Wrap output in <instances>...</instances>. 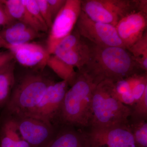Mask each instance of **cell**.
I'll use <instances>...</instances> for the list:
<instances>
[{
	"mask_svg": "<svg viewBox=\"0 0 147 147\" xmlns=\"http://www.w3.org/2000/svg\"><path fill=\"white\" fill-rule=\"evenodd\" d=\"M45 147H90L88 139L71 130L63 131L54 137Z\"/></svg>",
	"mask_w": 147,
	"mask_h": 147,
	"instance_id": "cell-16",
	"label": "cell"
},
{
	"mask_svg": "<svg viewBox=\"0 0 147 147\" xmlns=\"http://www.w3.org/2000/svg\"><path fill=\"white\" fill-rule=\"evenodd\" d=\"M136 5L137 11L147 14V0H136Z\"/></svg>",
	"mask_w": 147,
	"mask_h": 147,
	"instance_id": "cell-30",
	"label": "cell"
},
{
	"mask_svg": "<svg viewBox=\"0 0 147 147\" xmlns=\"http://www.w3.org/2000/svg\"><path fill=\"white\" fill-rule=\"evenodd\" d=\"M48 66L59 77L71 85L76 78L77 73L74 67L67 64L54 55H50L47 61Z\"/></svg>",
	"mask_w": 147,
	"mask_h": 147,
	"instance_id": "cell-20",
	"label": "cell"
},
{
	"mask_svg": "<svg viewBox=\"0 0 147 147\" xmlns=\"http://www.w3.org/2000/svg\"><path fill=\"white\" fill-rule=\"evenodd\" d=\"M76 26L80 35L94 45L102 47L125 48L115 27L92 21L82 10Z\"/></svg>",
	"mask_w": 147,
	"mask_h": 147,
	"instance_id": "cell-7",
	"label": "cell"
},
{
	"mask_svg": "<svg viewBox=\"0 0 147 147\" xmlns=\"http://www.w3.org/2000/svg\"><path fill=\"white\" fill-rule=\"evenodd\" d=\"M68 84L64 80L52 82L45 90L38 104L25 117H33L50 122L59 111Z\"/></svg>",
	"mask_w": 147,
	"mask_h": 147,
	"instance_id": "cell-9",
	"label": "cell"
},
{
	"mask_svg": "<svg viewBox=\"0 0 147 147\" xmlns=\"http://www.w3.org/2000/svg\"><path fill=\"white\" fill-rule=\"evenodd\" d=\"M22 3L25 5L26 8L30 13L33 17L40 24L48 30V28L43 20L36 0H21Z\"/></svg>",
	"mask_w": 147,
	"mask_h": 147,
	"instance_id": "cell-23",
	"label": "cell"
},
{
	"mask_svg": "<svg viewBox=\"0 0 147 147\" xmlns=\"http://www.w3.org/2000/svg\"><path fill=\"white\" fill-rule=\"evenodd\" d=\"M127 78L121 79L114 83V91L115 95L123 94L131 91Z\"/></svg>",
	"mask_w": 147,
	"mask_h": 147,
	"instance_id": "cell-26",
	"label": "cell"
},
{
	"mask_svg": "<svg viewBox=\"0 0 147 147\" xmlns=\"http://www.w3.org/2000/svg\"><path fill=\"white\" fill-rule=\"evenodd\" d=\"M139 70L126 48L102 47L90 42L88 60L79 71L87 74L97 85L105 80L115 83L139 73Z\"/></svg>",
	"mask_w": 147,
	"mask_h": 147,
	"instance_id": "cell-1",
	"label": "cell"
},
{
	"mask_svg": "<svg viewBox=\"0 0 147 147\" xmlns=\"http://www.w3.org/2000/svg\"><path fill=\"white\" fill-rule=\"evenodd\" d=\"M131 116L137 121H146L147 117V88L145 90L142 97L135 103Z\"/></svg>",
	"mask_w": 147,
	"mask_h": 147,
	"instance_id": "cell-22",
	"label": "cell"
},
{
	"mask_svg": "<svg viewBox=\"0 0 147 147\" xmlns=\"http://www.w3.org/2000/svg\"><path fill=\"white\" fill-rule=\"evenodd\" d=\"M147 14L134 11L121 19L115 28L126 49L133 45L147 31Z\"/></svg>",
	"mask_w": 147,
	"mask_h": 147,
	"instance_id": "cell-12",
	"label": "cell"
},
{
	"mask_svg": "<svg viewBox=\"0 0 147 147\" xmlns=\"http://www.w3.org/2000/svg\"><path fill=\"white\" fill-rule=\"evenodd\" d=\"M90 49V42L82 37L76 29L58 44L53 55L80 71L88 60Z\"/></svg>",
	"mask_w": 147,
	"mask_h": 147,
	"instance_id": "cell-8",
	"label": "cell"
},
{
	"mask_svg": "<svg viewBox=\"0 0 147 147\" xmlns=\"http://www.w3.org/2000/svg\"><path fill=\"white\" fill-rule=\"evenodd\" d=\"M40 32L19 21H15L0 32V36L7 44L20 45L40 37Z\"/></svg>",
	"mask_w": 147,
	"mask_h": 147,
	"instance_id": "cell-14",
	"label": "cell"
},
{
	"mask_svg": "<svg viewBox=\"0 0 147 147\" xmlns=\"http://www.w3.org/2000/svg\"><path fill=\"white\" fill-rule=\"evenodd\" d=\"M14 59L13 54L10 50L0 52V71Z\"/></svg>",
	"mask_w": 147,
	"mask_h": 147,
	"instance_id": "cell-28",
	"label": "cell"
},
{
	"mask_svg": "<svg viewBox=\"0 0 147 147\" xmlns=\"http://www.w3.org/2000/svg\"><path fill=\"white\" fill-rule=\"evenodd\" d=\"M88 140L90 147H125L136 146L127 126L92 128Z\"/></svg>",
	"mask_w": 147,
	"mask_h": 147,
	"instance_id": "cell-11",
	"label": "cell"
},
{
	"mask_svg": "<svg viewBox=\"0 0 147 147\" xmlns=\"http://www.w3.org/2000/svg\"><path fill=\"white\" fill-rule=\"evenodd\" d=\"M7 42L0 36V47H5Z\"/></svg>",
	"mask_w": 147,
	"mask_h": 147,
	"instance_id": "cell-31",
	"label": "cell"
},
{
	"mask_svg": "<svg viewBox=\"0 0 147 147\" xmlns=\"http://www.w3.org/2000/svg\"><path fill=\"white\" fill-rule=\"evenodd\" d=\"M5 48L10 50L20 64L26 67L44 66L50 56L42 45L32 42L16 45L7 43Z\"/></svg>",
	"mask_w": 147,
	"mask_h": 147,
	"instance_id": "cell-13",
	"label": "cell"
},
{
	"mask_svg": "<svg viewBox=\"0 0 147 147\" xmlns=\"http://www.w3.org/2000/svg\"><path fill=\"white\" fill-rule=\"evenodd\" d=\"M1 147H31L21 137L15 120L7 121L4 125Z\"/></svg>",
	"mask_w": 147,
	"mask_h": 147,
	"instance_id": "cell-17",
	"label": "cell"
},
{
	"mask_svg": "<svg viewBox=\"0 0 147 147\" xmlns=\"http://www.w3.org/2000/svg\"><path fill=\"white\" fill-rule=\"evenodd\" d=\"M14 60L0 71V107L8 101L15 84Z\"/></svg>",
	"mask_w": 147,
	"mask_h": 147,
	"instance_id": "cell-18",
	"label": "cell"
},
{
	"mask_svg": "<svg viewBox=\"0 0 147 147\" xmlns=\"http://www.w3.org/2000/svg\"><path fill=\"white\" fill-rule=\"evenodd\" d=\"M125 147H137L136 146H126Z\"/></svg>",
	"mask_w": 147,
	"mask_h": 147,
	"instance_id": "cell-32",
	"label": "cell"
},
{
	"mask_svg": "<svg viewBox=\"0 0 147 147\" xmlns=\"http://www.w3.org/2000/svg\"><path fill=\"white\" fill-rule=\"evenodd\" d=\"M53 21L65 4L66 0H47Z\"/></svg>",
	"mask_w": 147,
	"mask_h": 147,
	"instance_id": "cell-27",
	"label": "cell"
},
{
	"mask_svg": "<svg viewBox=\"0 0 147 147\" xmlns=\"http://www.w3.org/2000/svg\"><path fill=\"white\" fill-rule=\"evenodd\" d=\"M53 82L41 74L25 75L13 88L7 102L9 111L18 117L26 116L38 104Z\"/></svg>",
	"mask_w": 147,
	"mask_h": 147,
	"instance_id": "cell-4",
	"label": "cell"
},
{
	"mask_svg": "<svg viewBox=\"0 0 147 147\" xmlns=\"http://www.w3.org/2000/svg\"></svg>",
	"mask_w": 147,
	"mask_h": 147,
	"instance_id": "cell-33",
	"label": "cell"
},
{
	"mask_svg": "<svg viewBox=\"0 0 147 147\" xmlns=\"http://www.w3.org/2000/svg\"><path fill=\"white\" fill-rule=\"evenodd\" d=\"M140 70L147 72V32L127 49Z\"/></svg>",
	"mask_w": 147,
	"mask_h": 147,
	"instance_id": "cell-19",
	"label": "cell"
},
{
	"mask_svg": "<svg viewBox=\"0 0 147 147\" xmlns=\"http://www.w3.org/2000/svg\"><path fill=\"white\" fill-rule=\"evenodd\" d=\"M38 8L48 30L52 26L53 20L47 0H36Z\"/></svg>",
	"mask_w": 147,
	"mask_h": 147,
	"instance_id": "cell-24",
	"label": "cell"
},
{
	"mask_svg": "<svg viewBox=\"0 0 147 147\" xmlns=\"http://www.w3.org/2000/svg\"><path fill=\"white\" fill-rule=\"evenodd\" d=\"M115 95L116 98L124 105H132L136 103L131 91L123 94Z\"/></svg>",
	"mask_w": 147,
	"mask_h": 147,
	"instance_id": "cell-29",
	"label": "cell"
},
{
	"mask_svg": "<svg viewBox=\"0 0 147 147\" xmlns=\"http://www.w3.org/2000/svg\"><path fill=\"white\" fill-rule=\"evenodd\" d=\"M114 83L102 81L94 90L90 122L92 128L127 126L132 110L116 98Z\"/></svg>",
	"mask_w": 147,
	"mask_h": 147,
	"instance_id": "cell-2",
	"label": "cell"
},
{
	"mask_svg": "<svg viewBox=\"0 0 147 147\" xmlns=\"http://www.w3.org/2000/svg\"><path fill=\"white\" fill-rule=\"evenodd\" d=\"M16 120L22 139L31 147H45L53 138L51 122L31 117H18Z\"/></svg>",
	"mask_w": 147,
	"mask_h": 147,
	"instance_id": "cell-10",
	"label": "cell"
},
{
	"mask_svg": "<svg viewBox=\"0 0 147 147\" xmlns=\"http://www.w3.org/2000/svg\"><path fill=\"white\" fill-rule=\"evenodd\" d=\"M82 10L92 21L115 27L124 16L138 11L135 0H82Z\"/></svg>",
	"mask_w": 147,
	"mask_h": 147,
	"instance_id": "cell-5",
	"label": "cell"
},
{
	"mask_svg": "<svg viewBox=\"0 0 147 147\" xmlns=\"http://www.w3.org/2000/svg\"><path fill=\"white\" fill-rule=\"evenodd\" d=\"M11 16L15 21H19L38 32H46L48 30L40 24L22 3L21 0H2Z\"/></svg>",
	"mask_w": 147,
	"mask_h": 147,
	"instance_id": "cell-15",
	"label": "cell"
},
{
	"mask_svg": "<svg viewBox=\"0 0 147 147\" xmlns=\"http://www.w3.org/2000/svg\"><path fill=\"white\" fill-rule=\"evenodd\" d=\"M71 85L59 111L61 117L68 124L88 126L93 92L97 84L87 74L79 71Z\"/></svg>",
	"mask_w": 147,
	"mask_h": 147,
	"instance_id": "cell-3",
	"label": "cell"
},
{
	"mask_svg": "<svg viewBox=\"0 0 147 147\" xmlns=\"http://www.w3.org/2000/svg\"><path fill=\"white\" fill-rule=\"evenodd\" d=\"M15 21L9 13L5 5L0 1V26L5 28Z\"/></svg>",
	"mask_w": 147,
	"mask_h": 147,
	"instance_id": "cell-25",
	"label": "cell"
},
{
	"mask_svg": "<svg viewBox=\"0 0 147 147\" xmlns=\"http://www.w3.org/2000/svg\"><path fill=\"white\" fill-rule=\"evenodd\" d=\"M81 11L82 0H66L50 29L46 49L50 56L58 44L73 31Z\"/></svg>",
	"mask_w": 147,
	"mask_h": 147,
	"instance_id": "cell-6",
	"label": "cell"
},
{
	"mask_svg": "<svg viewBox=\"0 0 147 147\" xmlns=\"http://www.w3.org/2000/svg\"><path fill=\"white\" fill-rule=\"evenodd\" d=\"M131 131L136 146L147 147V123L146 121H137Z\"/></svg>",
	"mask_w": 147,
	"mask_h": 147,
	"instance_id": "cell-21",
	"label": "cell"
}]
</instances>
